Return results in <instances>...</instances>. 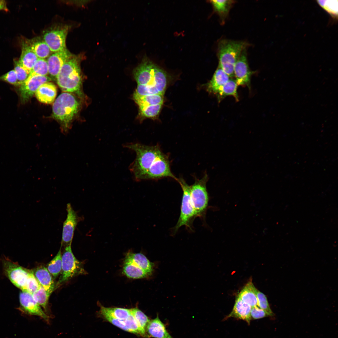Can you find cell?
Listing matches in <instances>:
<instances>
[{"mask_svg": "<svg viewBox=\"0 0 338 338\" xmlns=\"http://www.w3.org/2000/svg\"><path fill=\"white\" fill-rule=\"evenodd\" d=\"M33 271L40 285L50 295L54 290L55 285L52 276L47 268L40 266Z\"/></svg>", "mask_w": 338, "mask_h": 338, "instance_id": "cell-19", "label": "cell"}, {"mask_svg": "<svg viewBox=\"0 0 338 338\" xmlns=\"http://www.w3.org/2000/svg\"><path fill=\"white\" fill-rule=\"evenodd\" d=\"M38 59L31 49L28 40L22 43L21 53L18 61L30 73Z\"/></svg>", "mask_w": 338, "mask_h": 338, "instance_id": "cell-21", "label": "cell"}, {"mask_svg": "<svg viewBox=\"0 0 338 338\" xmlns=\"http://www.w3.org/2000/svg\"><path fill=\"white\" fill-rule=\"evenodd\" d=\"M1 10H3L6 12L9 10L7 6V3L4 0H0V11Z\"/></svg>", "mask_w": 338, "mask_h": 338, "instance_id": "cell-41", "label": "cell"}, {"mask_svg": "<svg viewBox=\"0 0 338 338\" xmlns=\"http://www.w3.org/2000/svg\"><path fill=\"white\" fill-rule=\"evenodd\" d=\"M125 147L136 153V159L131 166L130 170L137 180H144L146 174L163 154L158 145L149 146L135 143L128 144Z\"/></svg>", "mask_w": 338, "mask_h": 338, "instance_id": "cell-1", "label": "cell"}, {"mask_svg": "<svg viewBox=\"0 0 338 338\" xmlns=\"http://www.w3.org/2000/svg\"><path fill=\"white\" fill-rule=\"evenodd\" d=\"M51 80L50 78L47 76L29 74L27 80L20 85L19 91L22 102H25L28 100L42 84Z\"/></svg>", "mask_w": 338, "mask_h": 338, "instance_id": "cell-14", "label": "cell"}, {"mask_svg": "<svg viewBox=\"0 0 338 338\" xmlns=\"http://www.w3.org/2000/svg\"><path fill=\"white\" fill-rule=\"evenodd\" d=\"M154 265L141 253L129 251L126 254L123 272L127 277L134 279L145 278L151 275Z\"/></svg>", "mask_w": 338, "mask_h": 338, "instance_id": "cell-5", "label": "cell"}, {"mask_svg": "<svg viewBox=\"0 0 338 338\" xmlns=\"http://www.w3.org/2000/svg\"><path fill=\"white\" fill-rule=\"evenodd\" d=\"M214 10L219 17L220 23L223 24L228 17L230 10L235 1L231 0H211Z\"/></svg>", "mask_w": 338, "mask_h": 338, "instance_id": "cell-24", "label": "cell"}, {"mask_svg": "<svg viewBox=\"0 0 338 338\" xmlns=\"http://www.w3.org/2000/svg\"><path fill=\"white\" fill-rule=\"evenodd\" d=\"M68 28H57L46 32L43 35V40L52 52H56L66 48V39Z\"/></svg>", "mask_w": 338, "mask_h": 338, "instance_id": "cell-13", "label": "cell"}, {"mask_svg": "<svg viewBox=\"0 0 338 338\" xmlns=\"http://www.w3.org/2000/svg\"><path fill=\"white\" fill-rule=\"evenodd\" d=\"M14 64V70L17 75L18 85H20L27 80L30 73L20 64L18 61L15 60Z\"/></svg>", "mask_w": 338, "mask_h": 338, "instance_id": "cell-34", "label": "cell"}, {"mask_svg": "<svg viewBox=\"0 0 338 338\" xmlns=\"http://www.w3.org/2000/svg\"><path fill=\"white\" fill-rule=\"evenodd\" d=\"M48 74L49 69L47 60L44 59L38 58L30 74L45 76Z\"/></svg>", "mask_w": 338, "mask_h": 338, "instance_id": "cell-33", "label": "cell"}, {"mask_svg": "<svg viewBox=\"0 0 338 338\" xmlns=\"http://www.w3.org/2000/svg\"><path fill=\"white\" fill-rule=\"evenodd\" d=\"M67 217L63 225L61 247L71 245L74 231L80 218L73 208L70 203L67 205Z\"/></svg>", "mask_w": 338, "mask_h": 338, "instance_id": "cell-12", "label": "cell"}, {"mask_svg": "<svg viewBox=\"0 0 338 338\" xmlns=\"http://www.w3.org/2000/svg\"><path fill=\"white\" fill-rule=\"evenodd\" d=\"M134 93L139 95L141 96L156 94H162L160 93L155 87L149 84H138L136 91Z\"/></svg>", "mask_w": 338, "mask_h": 338, "instance_id": "cell-35", "label": "cell"}, {"mask_svg": "<svg viewBox=\"0 0 338 338\" xmlns=\"http://www.w3.org/2000/svg\"><path fill=\"white\" fill-rule=\"evenodd\" d=\"M257 289L250 279L238 295L242 300L252 307L258 306L257 296Z\"/></svg>", "mask_w": 338, "mask_h": 338, "instance_id": "cell-23", "label": "cell"}, {"mask_svg": "<svg viewBox=\"0 0 338 338\" xmlns=\"http://www.w3.org/2000/svg\"><path fill=\"white\" fill-rule=\"evenodd\" d=\"M253 72L250 69L247 58L246 49L243 50L234 66V77L238 85L250 88V81Z\"/></svg>", "mask_w": 338, "mask_h": 338, "instance_id": "cell-11", "label": "cell"}, {"mask_svg": "<svg viewBox=\"0 0 338 338\" xmlns=\"http://www.w3.org/2000/svg\"><path fill=\"white\" fill-rule=\"evenodd\" d=\"M250 315L251 318L253 319H259L269 316L265 310L261 309L258 306L251 307Z\"/></svg>", "mask_w": 338, "mask_h": 338, "instance_id": "cell-40", "label": "cell"}, {"mask_svg": "<svg viewBox=\"0 0 338 338\" xmlns=\"http://www.w3.org/2000/svg\"><path fill=\"white\" fill-rule=\"evenodd\" d=\"M208 180V175L205 173L201 178H196L194 183L190 186L191 199L196 217H205L209 201L206 187Z\"/></svg>", "mask_w": 338, "mask_h": 338, "instance_id": "cell-7", "label": "cell"}, {"mask_svg": "<svg viewBox=\"0 0 338 338\" xmlns=\"http://www.w3.org/2000/svg\"><path fill=\"white\" fill-rule=\"evenodd\" d=\"M62 260L61 275L57 283V286L68 281L76 276L86 274L82 264L74 256L72 252L71 245L64 247L62 254Z\"/></svg>", "mask_w": 338, "mask_h": 338, "instance_id": "cell-8", "label": "cell"}, {"mask_svg": "<svg viewBox=\"0 0 338 338\" xmlns=\"http://www.w3.org/2000/svg\"><path fill=\"white\" fill-rule=\"evenodd\" d=\"M131 314L135 319L143 335V337H148L146 333V327L150 321L149 318L141 310L137 308L131 309Z\"/></svg>", "mask_w": 338, "mask_h": 338, "instance_id": "cell-29", "label": "cell"}, {"mask_svg": "<svg viewBox=\"0 0 338 338\" xmlns=\"http://www.w3.org/2000/svg\"><path fill=\"white\" fill-rule=\"evenodd\" d=\"M19 309L21 311L28 315L38 316L49 322V316L35 300L32 294L22 291L19 295Z\"/></svg>", "mask_w": 338, "mask_h": 338, "instance_id": "cell-15", "label": "cell"}, {"mask_svg": "<svg viewBox=\"0 0 338 338\" xmlns=\"http://www.w3.org/2000/svg\"><path fill=\"white\" fill-rule=\"evenodd\" d=\"M98 314L102 317L106 316L119 320H126L131 314V309L118 307H106L100 304Z\"/></svg>", "mask_w": 338, "mask_h": 338, "instance_id": "cell-25", "label": "cell"}, {"mask_svg": "<svg viewBox=\"0 0 338 338\" xmlns=\"http://www.w3.org/2000/svg\"><path fill=\"white\" fill-rule=\"evenodd\" d=\"M230 78L218 65L212 79L207 84V90L210 93L216 95L220 88Z\"/></svg>", "mask_w": 338, "mask_h": 338, "instance_id": "cell-22", "label": "cell"}, {"mask_svg": "<svg viewBox=\"0 0 338 338\" xmlns=\"http://www.w3.org/2000/svg\"><path fill=\"white\" fill-rule=\"evenodd\" d=\"M41 285L35 277L33 271L30 270L26 284V291L32 294L37 290Z\"/></svg>", "mask_w": 338, "mask_h": 338, "instance_id": "cell-37", "label": "cell"}, {"mask_svg": "<svg viewBox=\"0 0 338 338\" xmlns=\"http://www.w3.org/2000/svg\"><path fill=\"white\" fill-rule=\"evenodd\" d=\"M79 106L75 97L68 92L61 94L54 102L52 107L53 116L61 123L65 132L70 128Z\"/></svg>", "mask_w": 338, "mask_h": 338, "instance_id": "cell-3", "label": "cell"}, {"mask_svg": "<svg viewBox=\"0 0 338 338\" xmlns=\"http://www.w3.org/2000/svg\"><path fill=\"white\" fill-rule=\"evenodd\" d=\"M148 337L155 338H173L168 332L164 323L158 315L154 319L150 320L146 327Z\"/></svg>", "mask_w": 338, "mask_h": 338, "instance_id": "cell-18", "label": "cell"}, {"mask_svg": "<svg viewBox=\"0 0 338 338\" xmlns=\"http://www.w3.org/2000/svg\"><path fill=\"white\" fill-rule=\"evenodd\" d=\"M57 84L66 92H79L81 85L80 69L78 59L72 58L61 69L57 77Z\"/></svg>", "mask_w": 338, "mask_h": 338, "instance_id": "cell-4", "label": "cell"}, {"mask_svg": "<svg viewBox=\"0 0 338 338\" xmlns=\"http://www.w3.org/2000/svg\"><path fill=\"white\" fill-rule=\"evenodd\" d=\"M250 45L242 41L222 39L218 44V66L230 78L234 77L235 64L243 51Z\"/></svg>", "mask_w": 338, "mask_h": 338, "instance_id": "cell-2", "label": "cell"}, {"mask_svg": "<svg viewBox=\"0 0 338 338\" xmlns=\"http://www.w3.org/2000/svg\"><path fill=\"white\" fill-rule=\"evenodd\" d=\"M72 58L71 53L66 48L50 55L48 57L47 61L49 74L51 77L54 79H56L63 65Z\"/></svg>", "mask_w": 338, "mask_h": 338, "instance_id": "cell-16", "label": "cell"}, {"mask_svg": "<svg viewBox=\"0 0 338 338\" xmlns=\"http://www.w3.org/2000/svg\"><path fill=\"white\" fill-rule=\"evenodd\" d=\"M32 295L35 300L47 311L48 300L50 295L41 286Z\"/></svg>", "mask_w": 338, "mask_h": 338, "instance_id": "cell-32", "label": "cell"}, {"mask_svg": "<svg viewBox=\"0 0 338 338\" xmlns=\"http://www.w3.org/2000/svg\"><path fill=\"white\" fill-rule=\"evenodd\" d=\"M318 2L323 8L331 15L335 16V15L337 16V12L336 11L335 8H333V7H335L336 4L337 3V2L336 3V1H322L323 3L321 1H318Z\"/></svg>", "mask_w": 338, "mask_h": 338, "instance_id": "cell-38", "label": "cell"}, {"mask_svg": "<svg viewBox=\"0 0 338 338\" xmlns=\"http://www.w3.org/2000/svg\"><path fill=\"white\" fill-rule=\"evenodd\" d=\"M133 97L139 107L163 104V95L160 94L141 96L134 93Z\"/></svg>", "mask_w": 338, "mask_h": 338, "instance_id": "cell-27", "label": "cell"}, {"mask_svg": "<svg viewBox=\"0 0 338 338\" xmlns=\"http://www.w3.org/2000/svg\"><path fill=\"white\" fill-rule=\"evenodd\" d=\"M251 307L237 296L231 312L224 319L233 317L243 320L249 325L251 319L250 311Z\"/></svg>", "mask_w": 338, "mask_h": 338, "instance_id": "cell-17", "label": "cell"}, {"mask_svg": "<svg viewBox=\"0 0 338 338\" xmlns=\"http://www.w3.org/2000/svg\"><path fill=\"white\" fill-rule=\"evenodd\" d=\"M157 66L146 55L145 56L141 63L133 71L134 77L138 84H149L156 87L154 78Z\"/></svg>", "mask_w": 338, "mask_h": 338, "instance_id": "cell-10", "label": "cell"}, {"mask_svg": "<svg viewBox=\"0 0 338 338\" xmlns=\"http://www.w3.org/2000/svg\"><path fill=\"white\" fill-rule=\"evenodd\" d=\"M31 49L38 58L48 57L52 52L48 45L43 40L35 39L28 40Z\"/></svg>", "mask_w": 338, "mask_h": 338, "instance_id": "cell-28", "label": "cell"}, {"mask_svg": "<svg viewBox=\"0 0 338 338\" xmlns=\"http://www.w3.org/2000/svg\"><path fill=\"white\" fill-rule=\"evenodd\" d=\"M238 84L235 80L233 78L229 79L219 89L216 94L218 100L221 101L227 96H231L238 101V96L237 90Z\"/></svg>", "mask_w": 338, "mask_h": 338, "instance_id": "cell-26", "label": "cell"}, {"mask_svg": "<svg viewBox=\"0 0 338 338\" xmlns=\"http://www.w3.org/2000/svg\"><path fill=\"white\" fill-rule=\"evenodd\" d=\"M57 90L56 86L49 82L42 84L35 93V96L40 102L47 104L53 103L56 97Z\"/></svg>", "mask_w": 338, "mask_h": 338, "instance_id": "cell-20", "label": "cell"}, {"mask_svg": "<svg viewBox=\"0 0 338 338\" xmlns=\"http://www.w3.org/2000/svg\"><path fill=\"white\" fill-rule=\"evenodd\" d=\"M257 296L258 306L261 309L265 310L269 316H273L274 314L270 307L266 296L257 289Z\"/></svg>", "mask_w": 338, "mask_h": 338, "instance_id": "cell-36", "label": "cell"}, {"mask_svg": "<svg viewBox=\"0 0 338 338\" xmlns=\"http://www.w3.org/2000/svg\"><path fill=\"white\" fill-rule=\"evenodd\" d=\"M0 79L13 85H18L17 75L14 70L10 71L1 76Z\"/></svg>", "mask_w": 338, "mask_h": 338, "instance_id": "cell-39", "label": "cell"}, {"mask_svg": "<svg viewBox=\"0 0 338 338\" xmlns=\"http://www.w3.org/2000/svg\"><path fill=\"white\" fill-rule=\"evenodd\" d=\"M162 104L139 107V116L142 120L146 118H153L159 114Z\"/></svg>", "mask_w": 338, "mask_h": 338, "instance_id": "cell-31", "label": "cell"}, {"mask_svg": "<svg viewBox=\"0 0 338 338\" xmlns=\"http://www.w3.org/2000/svg\"><path fill=\"white\" fill-rule=\"evenodd\" d=\"M3 264L5 273L10 281L23 291L26 292L30 270L8 259H5Z\"/></svg>", "mask_w": 338, "mask_h": 338, "instance_id": "cell-9", "label": "cell"}, {"mask_svg": "<svg viewBox=\"0 0 338 338\" xmlns=\"http://www.w3.org/2000/svg\"><path fill=\"white\" fill-rule=\"evenodd\" d=\"M62 268V253L60 248L55 257L48 264L47 269L55 279L61 271Z\"/></svg>", "mask_w": 338, "mask_h": 338, "instance_id": "cell-30", "label": "cell"}, {"mask_svg": "<svg viewBox=\"0 0 338 338\" xmlns=\"http://www.w3.org/2000/svg\"><path fill=\"white\" fill-rule=\"evenodd\" d=\"M183 192L181 212L178 221L173 228L172 233L175 234L179 228L185 226L188 230H192V223L196 218L191 200L190 187L182 178H177Z\"/></svg>", "mask_w": 338, "mask_h": 338, "instance_id": "cell-6", "label": "cell"}]
</instances>
